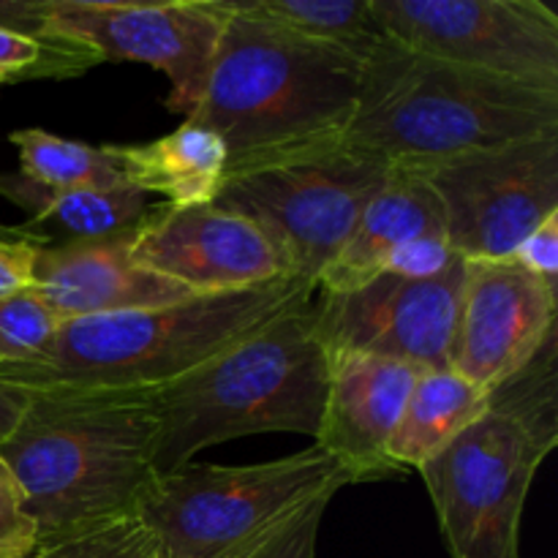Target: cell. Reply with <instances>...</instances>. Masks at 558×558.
I'll use <instances>...</instances> for the list:
<instances>
[{
	"label": "cell",
	"instance_id": "obj_1",
	"mask_svg": "<svg viewBox=\"0 0 558 558\" xmlns=\"http://www.w3.org/2000/svg\"><path fill=\"white\" fill-rule=\"evenodd\" d=\"M227 3L229 20L205 93L185 118L221 136L227 172L341 142L365 65L330 44L251 14L240 0Z\"/></svg>",
	"mask_w": 558,
	"mask_h": 558
},
{
	"label": "cell",
	"instance_id": "obj_2",
	"mask_svg": "<svg viewBox=\"0 0 558 558\" xmlns=\"http://www.w3.org/2000/svg\"><path fill=\"white\" fill-rule=\"evenodd\" d=\"M156 439L150 392L44 390L31 392L25 414L0 445V461L36 537L47 539L136 512L158 477Z\"/></svg>",
	"mask_w": 558,
	"mask_h": 558
},
{
	"label": "cell",
	"instance_id": "obj_3",
	"mask_svg": "<svg viewBox=\"0 0 558 558\" xmlns=\"http://www.w3.org/2000/svg\"><path fill=\"white\" fill-rule=\"evenodd\" d=\"M300 278L156 308L71 319L36 360L3 365L0 381L31 392H153L314 298Z\"/></svg>",
	"mask_w": 558,
	"mask_h": 558
},
{
	"label": "cell",
	"instance_id": "obj_4",
	"mask_svg": "<svg viewBox=\"0 0 558 558\" xmlns=\"http://www.w3.org/2000/svg\"><path fill=\"white\" fill-rule=\"evenodd\" d=\"M550 134H558V90L392 44L365 65L341 142L390 169H409Z\"/></svg>",
	"mask_w": 558,
	"mask_h": 558
},
{
	"label": "cell",
	"instance_id": "obj_5",
	"mask_svg": "<svg viewBox=\"0 0 558 558\" xmlns=\"http://www.w3.org/2000/svg\"><path fill=\"white\" fill-rule=\"evenodd\" d=\"M327 381L330 360L308 300L183 379L150 392L158 414L156 474L178 472L207 447L243 436L316 439Z\"/></svg>",
	"mask_w": 558,
	"mask_h": 558
},
{
	"label": "cell",
	"instance_id": "obj_6",
	"mask_svg": "<svg viewBox=\"0 0 558 558\" xmlns=\"http://www.w3.org/2000/svg\"><path fill=\"white\" fill-rule=\"evenodd\" d=\"M558 447V332L420 469L450 558H521L529 488Z\"/></svg>",
	"mask_w": 558,
	"mask_h": 558
},
{
	"label": "cell",
	"instance_id": "obj_7",
	"mask_svg": "<svg viewBox=\"0 0 558 558\" xmlns=\"http://www.w3.org/2000/svg\"><path fill=\"white\" fill-rule=\"evenodd\" d=\"M352 485L347 469L311 445L248 466L185 463L158 474L136 501L158 558H243L283 521L325 494Z\"/></svg>",
	"mask_w": 558,
	"mask_h": 558
},
{
	"label": "cell",
	"instance_id": "obj_8",
	"mask_svg": "<svg viewBox=\"0 0 558 558\" xmlns=\"http://www.w3.org/2000/svg\"><path fill=\"white\" fill-rule=\"evenodd\" d=\"M387 178V163L332 142L232 169L210 205L256 223L292 276L316 287Z\"/></svg>",
	"mask_w": 558,
	"mask_h": 558
},
{
	"label": "cell",
	"instance_id": "obj_9",
	"mask_svg": "<svg viewBox=\"0 0 558 558\" xmlns=\"http://www.w3.org/2000/svg\"><path fill=\"white\" fill-rule=\"evenodd\" d=\"M445 213L447 243L461 259H510L558 213V134L409 167Z\"/></svg>",
	"mask_w": 558,
	"mask_h": 558
},
{
	"label": "cell",
	"instance_id": "obj_10",
	"mask_svg": "<svg viewBox=\"0 0 558 558\" xmlns=\"http://www.w3.org/2000/svg\"><path fill=\"white\" fill-rule=\"evenodd\" d=\"M403 49L558 90V16L539 0H371Z\"/></svg>",
	"mask_w": 558,
	"mask_h": 558
},
{
	"label": "cell",
	"instance_id": "obj_11",
	"mask_svg": "<svg viewBox=\"0 0 558 558\" xmlns=\"http://www.w3.org/2000/svg\"><path fill=\"white\" fill-rule=\"evenodd\" d=\"M49 27L109 60H134L169 82L167 109L191 118L199 107L213 58L229 20L227 0H47Z\"/></svg>",
	"mask_w": 558,
	"mask_h": 558
},
{
	"label": "cell",
	"instance_id": "obj_12",
	"mask_svg": "<svg viewBox=\"0 0 558 558\" xmlns=\"http://www.w3.org/2000/svg\"><path fill=\"white\" fill-rule=\"evenodd\" d=\"M466 262L436 278H371L347 292H322L316 336L327 360L385 357L423 371L450 368V341Z\"/></svg>",
	"mask_w": 558,
	"mask_h": 558
},
{
	"label": "cell",
	"instance_id": "obj_13",
	"mask_svg": "<svg viewBox=\"0 0 558 558\" xmlns=\"http://www.w3.org/2000/svg\"><path fill=\"white\" fill-rule=\"evenodd\" d=\"M556 332L558 283L543 281L512 256L466 262L450 341L456 374L490 392L532 363Z\"/></svg>",
	"mask_w": 558,
	"mask_h": 558
},
{
	"label": "cell",
	"instance_id": "obj_14",
	"mask_svg": "<svg viewBox=\"0 0 558 558\" xmlns=\"http://www.w3.org/2000/svg\"><path fill=\"white\" fill-rule=\"evenodd\" d=\"M129 254L199 298L294 278L281 248L256 223L216 205L169 207L158 202L131 238Z\"/></svg>",
	"mask_w": 558,
	"mask_h": 558
},
{
	"label": "cell",
	"instance_id": "obj_15",
	"mask_svg": "<svg viewBox=\"0 0 558 558\" xmlns=\"http://www.w3.org/2000/svg\"><path fill=\"white\" fill-rule=\"evenodd\" d=\"M423 368L385 357L330 363L325 414L314 445L347 469L354 483L398 474L387 450Z\"/></svg>",
	"mask_w": 558,
	"mask_h": 558
},
{
	"label": "cell",
	"instance_id": "obj_16",
	"mask_svg": "<svg viewBox=\"0 0 558 558\" xmlns=\"http://www.w3.org/2000/svg\"><path fill=\"white\" fill-rule=\"evenodd\" d=\"M129 243L131 240H107L38 248L31 289L60 322L125 314L199 298L131 259Z\"/></svg>",
	"mask_w": 558,
	"mask_h": 558
},
{
	"label": "cell",
	"instance_id": "obj_17",
	"mask_svg": "<svg viewBox=\"0 0 558 558\" xmlns=\"http://www.w3.org/2000/svg\"><path fill=\"white\" fill-rule=\"evenodd\" d=\"M0 196L27 213L20 232L38 248L131 240L156 210L136 189H49L22 172H0Z\"/></svg>",
	"mask_w": 558,
	"mask_h": 558
},
{
	"label": "cell",
	"instance_id": "obj_18",
	"mask_svg": "<svg viewBox=\"0 0 558 558\" xmlns=\"http://www.w3.org/2000/svg\"><path fill=\"white\" fill-rule=\"evenodd\" d=\"M417 238H447L445 213L423 178L409 169H390L385 189L368 202L352 238L325 267L319 292H347L379 276L390 251Z\"/></svg>",
	"mask_w": 558,
	"mask_h": 558
},
{
	"label": "cell",
	"instance_id": "obj_19",
	"mask_svg": "<svg viewBox=\"0 0 558 558\" xmlns=\"http://www.w3.org/2000/svg\"><path fill=\"white\" fill-rule=\"evenodd\" d=\"M109 153L131 189L163 196L169 207L210 205L229 169L221 136L194 120L142 145H109Z\"/></svg>",
	"mask_w": 558,
	"mask_h": 558
},
{
	"label": "cell",
	"instance_id": "obj_20",
	"mask_svg": "<svg viewBox=\"0 0 558 558\" xmlns=\"http://www.w3.org/2000/svg\"><path fill=\"white\" fill-rule=\"evenodd\" d=\"M490 392L472 385L452 368L423 371L392 434L390 458L398 472L423 469L445 452L488 409Z\"/></svg>",
	"mask_w": 558,
	"mask_h": 558
},
{
	"label": "cell",
	"instance_id": "obj_21",
	"mask_svg": "<svg viewBox=\"0 0 558 558\" xmlns=\"http://www.w3.org/2000/svg\"><path fill=\"white\" fill-rule=\"evenodd\" d=\"M240 5L298 36L330 44L363 65L396 44L376 20L371 0H240Z\"/></svg>",
	"mask_w": 558,
	"mask_h": 558
},
{
	"label": "cell",
	"instance_id": "obj_22",
	"mask_svg": "<svg viewBox=\"0 0 558 558\" xmlns=\"http://www.w3.org/2000/svg\"><path fill=\"white\" fill-rule=\"evenodd\" d=\"M9 142L20 153V172L49 189H131L120 174L109 145L93 147L44 129L11 131Z\"/></svg>",
	"mask_w": 558,
	"mask_h": 558
},
{
	"label": "cell",
	"instance_id": "obj_23",
	"mask_svg": "<svg viewBox=\"0 0 558 558\" xmlns=\"http://www.w3.org/2000/svg\"><path fill=\"white\" fill-rule=\"evenodd\" d=\"M101 54L63 33L27 36L0 27V87L36 80H74L101 65Z\"/></svg>",
	"mask_w": 558,
	"mask_h": 558
},
{
	"label": "cell",
	"instance_id": "obj_24",
	"mask_svg": "<svg viewBox=\"0 0 558 558\" xmlns=\"http://www.w3.org/2000/svg\"><path fill=\"white\" fill-rule=\"evenodd\" d=\"M27 558H158L156 537L136 512L38 539Z\"/></svg>",
	"mask_w": 558,
	"mask_h": 558
},
{
	"label": "cell",
	"instance_id": "obj_25",
	"mask_svg": "<svg viewBox=\"0 0 558 558\" xmlns=\"http://www.w3.org/2000/svg\"><path fill=\"white\" fill-rule=\"evenodd\" d=\"M63 322L31 287L0 300V368L36 360Z\"/></svg>",
	"mask_w": 558,
	"mask_h": 558
},
{
	"label": "cell",
	"instance_id": "obj_26",
	"mask_svg": "<svg viewBox=\"0 0 558 558\" xmlns=\"http://www.w3.org/2000/svg\"><path fill=\"white\" fill-rule=\"evenodd\" d=\"M332 499H336V494H325L305 505L243 558H316L319 529Z\"/></svg>",
	"mask_w": 558,
	"mask_h": 558
},
{
	"label": "cell",
	"instance_id": "obj_27",
	"mask_svg": "<svg viewBox=\"0 0 558 558\" xmlns=\"http://www.w3.org/2000/svg\"><path fill=\"white\" fill-rule=\"evenodd\" d=\"M461 256L450 248L447 238H417L409 240V243L398 245L396 251L385 256L379 267V276L387 272V276L398 278H436L452 267Z\"/></svg>",
	"mask_w": 558,
	"mask_h": 558
},
{
	"label": "cell",
	"instance_id": "obj_28",
	"mask_svg": "<svg viewBox=\"0 0 558 558\" xmlns=\"http://www.w3.org/2000/svg\"><path fill=\"white\" fill-rule=\"evenodd\" d=\"M36 539V526L22 510L20 488L0 461V558H27Z\"/></svg>",
	"mask_w": 558,
	"mask_h": 558
},
{
	"label": "cell",
	"instance_id": "obj_29",
	"mask_svg": "<svg viewBox=\"0 0 558 558\" xmlns=\"http://www.w3.org/2000/svg\"><path fill=\"white\" fill-rule=\"evenodd\" d=\"M38 245H33L20 227L0 234V300L9 294L33 287V265H36Z\"/></svg>",
	"mask_w": 558,
	"mask_h": 558
},
{
	"label": "cell",
	"instance_id": "obj_30",
	"mask_svg": "<svg viewBox=\"0 0 558 558\" xmlns=\"http://www.w3.org/2000/svg\"><path fill=\"white\" fill-rule=\"evenodd\" d=\"M529 272L548 283H558V213L545 218L512 254Z\"/></svg>",
	"mask_w": 558,
	"mask_h": 558
},
{
	"label": "cell",
	"instance_id": "obj_31",
	"mask_svg": "<svg viewBox=\"0 0 558 558\" xmlns=\"http://www.w3.org/2000/svg\"><path fill=\"white\" fill-rule=\"evenodd\" d=\"M0 27L27 36H47L49 27L47 0H0Z\"/></svg>",
	"mask_w": 558,
	"mask_h": 558
},
{
	"label": "cell",
	"instance_id": "obj_32",
	"mask_svg": "<svg viewBox=\"0 0 558 558\" xmlns=\"http://www.w3.org/2000/svg\"><path fill=\"white\" fill-rule=\"evenodd\" d=\"M27 403H31V392L16 385H9V381H0V445L16 428Z\"/></svg>",
	"mask_w": 558,
	"mask_h": 558
},
{
	"label": "cell",
	"instance_id": "obj_33",
	"mask_svg": "<svg viewBox=\"0 0 558 558\" xmlns=\"http://www.w3.org/2000/svg\"><path fill=\"white\" fill-rule=\"evenodd\" d=\"M5 232H11V227H3V223H0V234H5Z\"/></svg>",
	"mask_w": 558,
	"mask_h": 558
}]
</instances>
